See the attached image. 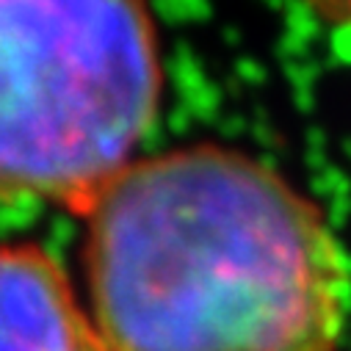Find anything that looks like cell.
Wrapping results in <instances>:
<instances>
[{
  "mask_svg": "<svg viewBox=\"0 0 351 351\" xmlns=\"http://www.w3.org/2000/svg\"><path fill=\"white\" fill-rule=\"evenodd\" d=\"M83 219L108 351H337L343 249L266 163L216 144L133 160Z\"/></svg>",
  "mask_w": 351,
  "mask_h": 351,
  "instance_id": "cell-1",
  "label": "cell"
},
{
  "mask_svg": "<svg viewBox=\"0 0 351 351\" xmlns=\"http://www.w3.org/2000/svg\"><path fill=\"white\" fill-rule=\"evenodd\" d=\"M304 3L335 28L351 31V0H304Z\"/></svg>",
  "mask_w": 351,
  "mask_h": 351,
  "instance_id": "cell-4",
  "label": "cell"
},
{
  "mask_svg": "<svg viewBox=\"0 0 351 351\" xmlns=\"http://www.w3.org/2000/svg\"><path fill=\"white\" fill-rule=\"evenodd\" d=\"M0 351H108L58 260L34 243L0 246Z\"/></svg>",
  "mask_w": 351,
  "mask_h": 351,
  "instance_id": "cell-3",
  "label": "cell"
},
{
  "mask_svg": "<svg viewBox=\"0 0 351 351\" xmlns=\"http://www.w3.org/2000/svg\"><path fill=\"white\" fill-rule=\"evenodd\" d=\"M144 0H0V205L86 216L155 122Z\"/></svg>",
  "mask_w": 351,
  "mask_h": 351,
  "instance_id": "cell-2",
  "label": "cell"
}]
</instances>
